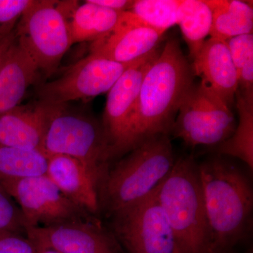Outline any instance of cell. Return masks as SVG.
I'll return each mask as SVG.
<instances>
[{
  "label": "cell",
  "instance_id": "6da1fadb",
  "mask_svg": "<svg viewBox=\"0 0 253 253\" xmlns=\"http://www.w3.org/2000/svg\"><path fill=\"white\" fill-rule=\"evenodd\" d=\"M194 76L179 41L169 40L143 79L123 155L153 136L172 133L181 104L194 85Z\"/></svg>",
  "mask_w": 253,
  "mask_h": 253
},
{
  "label": "cell",
  "instance_id": "7a4b0ae2",
  "mask_svg": "<svg viewBox=\"0 0 253 253\" xmlns=\"http://www.w3.org/2000/svg\"><path fill=\"white\" fill-rule=\"evenodd\" d=\"M212 253H230L250 229L253 190L249 176L221 155L199 164Z\"/></svg>",
  "mask_w": 253,
  "mask_h": 253
},
{
  "label": "cell",
  "instance_id": "3957f363",
  "mask_svg": "<svg viewBox=\"0 0 253 253\" xmlns=\"http://www.w3.org/2000/svg\"><path fill=\"white\" fill-rule=\"evenodd\" d=\"M109 168L99 189V206L111 215L154 193L169 175L176 158L169 135L144 141Z\"/></svg>",
  "mask_w": 253,
  "mask_h": 253
},
{
  "label": "cell",
  "instance_id": "277c9868",
  "mask_svg": "<svg viewBox=\"0 0 253 253\" xmlns=\"http://www.w3.org/2000/svg\"><path fill=\"white\" fill-rule=\"evenodd\" d=\"M172 227L179 253H212L199 163L176 158L172 171L155 191Z\"/></svg>",
  "mask_w": 253,
  "mask_h": 253
},
{
  "label": "cell",
  "instance_id": "5b68a950",
  "mask_svg": "<svg viewBox=\"0 0 253 253\" xmlns=\"http://www.w3.org/2000/svg\"><path fill=\"white\" fill-rule=\"evenodd\" d=\"M78 1L33 0L16 27L18 42L51 76L73 44L70 19Z\"/></svg>",
  "mask_w": 253,
  "mask_h": 253
},
{
  "label": "cell",
  "instance_id": "8992f818",
  "mask_svg": "<svg viewBox=\"0 0 253 253\" xmlns=\"http://www.w3.org/2000/svg\"><path fill=\"white\" fill-rule=\"evenodd\" d=\"M42 152L46 156L64 155L81 161L98 187L109 168V151L102 126L84 115L59 105L46 129Z\"/></svg>",
  "mask_w": 253,
  "mask_h": 253
},
{
  "label": "cell",
  "instance_id": "52a82bcc",
  "mask_svg": "<svg viewBox=\"0 0 253 253\" xmlns=\"http://www.w3.org/2000/svg\"><path fill=\"white\" fill-rule=\"evenodd\" d=\"M229 106L203 83L194 84L181 104L172 132L191 146H219L236 128Z\"/></svg>",
  "mask_w": 253,
  "mask_h": 253
},
{
  "label": "cell",
  "instance_id": "ba28073f",
  "mask_svg": "<svg viewBox=\"0 0 253 253\" xmlns=\"http://www.w3.org/2000/svg\"><path fill=\"white\" fill-rule=\"evenodd\" d=\"M111 216L113 234L126 253H179L155 191Z\"/></svg>",
  "mask_w": 253,
  "mask_h": 253
},
{
  "label": "cell",
  "instance_id": "9c48e42d",
  "mask_svg": "<svg viewBox=\"0 0 253 253\" xmlns=\"http://www.w3.org/2000/svg\"><path fill=\"white\" fill-rule=\"evenodd\" d=\"M0 186L18 205L26 227H43L91 219L73 204L46 174L0 181Z\"/></svg>",
  "mask_w": 253,
  "mask_h": 253
},
{
  "label": "cell",
  "instance_id": "30bf717a",
  "mask_svg": "<svg viewBox=\"0 0 253 253\" xmlns=\"http://www.w3.org/2000/svg\"><path fill=\"white\" fill-rule=\"evenodd\" d=\"M134 62L124 64L89 54L68 68L61 77L42 84L38 89V96L42 101L56 105L92 99L109 92Z\"/></svg>",
  "mask_w": 253,
  "mask_h": 253
},
{
  "label": "cell",
  "instance_id": "8fae6325",
  "mask_svg": "<svg viewBox=\"0 0 253 253\" xmlns=\"http://www.w3.org/2000/svg\"><path fill=\"white\" fill-rule=\"evenodd\" d=\"M160 54L154 51L137 60L123 73L108 92L102 127L110 161L122 156L129 123L143 79Z\"/></svg>",
  "mask_w": 253,
  "mask_h": 253
},
{
  "label": "cell",
  "instance_id": "7c38bea8",
  "mask_svg": "<svg viewBox=\"0 0 253 253\" xmlns=\"http://www.w3.org/2000/svg\"><path fill=\"white\" fill-rule=\"evenodd\" d=\"M36 246L60 253H125L113 232L94 218L43 227H26Z\"/></svg>",
  "mask_w": 253,
  "mask_h": 253
},
{
  "label": "cell",
  "instance_id": "4fadbf2b",
  "mask_svg": "<svg viewBox=\"0 0 253 253\" xmlns=\"http://www.w3.org/2000/svg\"><path fill=\"white\" fill-rule=\"evenodd\" d=\"M163 36L141 22L130 11H124L112 31L91 43L90 54L131 63L157 49Z\"/></svg>",
  "mask_w": 253,
  "mask_h": 253
},
{
  "label": "cell",
  "instance_id": "5bb4252c",
  "mask_svg": "<svg viewBox=\"0 0 253 253\" xmlns=\"http://www.w3.org/2000/svg\"><path fill=\"white\" fill-rule=\"evenodd\" d=\"M58 106L39 99L0 116V146L42 151L46 129Z\"/></svg>",
  "mask_w": 253,
  "mask_h": 253
},
{
  "label": "cell",
  "instance_id": "9a60e30c",
  "mask_svg": "<svg viewBox=\"0 0 253 253\" xmlns=\"http://www.w3.org/2000/svg\"><path fill=\"white\" fill-rule=\"evenodd\" d=\"M194 75L230 106L238 90V73L226 42L206 40L192 59Z\"/></svg>",
  "mask_w": 253,
  "mask_h": 253
},
{
  "label": "cell",
  "instance_id": "2e32d148",
  "mask_svg": "<svg viewBox=\"0 0 253 253\" xmlns=\"http://www.w3.org/2000/svg\"><path fill=\"white\" fill-rule=\"evenodd\" d=\"M46 174L73 204L90 214L99 211L97 186L81 161L64 155L48 156Z\"/></svg>",
  "mask_w": 253,
  "mask_h": 253
},
{
  "label": "cell",
  "instance_id": "e0dca14e",
  "mask_svg": "<svg viewBox=\"0 0 253 253\" xmlns=\"http://www.w3.org/2000/svg\"><path fill=\"white\" fill-rule=\"evenodd\" d=\"M39 72L34 60L16 41L0 69V116L21 105Z\"/></svg>",
  "mask_w": 253,
  "mask_h": 253
},
{
  "label": "cell",
  "instance_id": "ac0fdd59",
  "mask_svg": "<svg viewBox=\"0 0 253 253\" xmlns=\"http://www.w3.org/2000/svg\"><path fill=\"white\" fill-rule=\"evenodd\" d=\"M212 11L211 38L226 41L240 35L252 33V5L239 0H206Z\"/></svg>",
  "mask_w": 253,
  "mask_h": 253
},
{
  "label": "cell",
  "instance_id": "d6986e66",
  "mask_svg": "<svg viewBox=\"0 0 253 253\" xmlns=\"http://www.w3.org/2000/svg\"><path fill=\"white\" fill-rule=\"evenodd\" d=\"M122 13L93 4L89 0L79 3L70 19L73 44L93 42L103 38L115 28Z\"/></svg>",
  "mask_w": 253,
  "mask_h": 253
},
{
  "label": "cell",
  "instance_id": "ffe728a7",
  "mask_svg": "<svg viewBox=\"0 0 253 253\" xmlns=\"http://www.w3.org/2000/svg\"><path fill=\"white\" fill-rule=\"evenodd\" d=\"M239 123L232 135L217 146L218 154L241 160L253 168V94L237 91Z\"/></svg>",
  "mask_w": 253,
  "mask_h": 253
},
{
  "label": "cell",
  "instance_id": "44dd1931",
  "mask_svg": "<svg viewBox=\"0 0 253 253\" xmlns=\"http://www.w3.org/2000/svg\"><path fill=\"white\" fill-rule=\"evenodd\" d=\"M177 25L193 59L212 30V11L206 0H181Z\"/></svg>",
  "mask_w": 253,
  "mask_h": 253
},
{
  "label": "cell",
  "instance_id": "7402d4cb",
  "mask_svg": "<svg viewBox=\"0 0 253 253\" xmlns=\"http://www.w3.org/2000/svg\"><path fill=\"white\" fill-rule=\"evenodd\" d=\"M47 163L42 151L0 146V181L46 174Z\"/></svg>",
  "mask_w": 253,
  "mask_h": 253
},
{
  "label": "cell",
  "instance_id": "603a6c76",
  "mask_svg": "<svg viewBox=\"0 0 253 253\" xmlns=\"http://www.w3.org/2000/svg\"><path fill=\"white\" fill-rule=\"evenodd\" d=\"M181 0H136L129 11L138 19L164 35L169 28L177 25Z\"/></svg>",
  "mask_w": 253,
  "mask_h": 253
},
{
  "label": "cell",
  "instance_id": "cb8c5ba5",
  "mask_svg": "<svg viewBox=\"0 0 253 253\" xmlns=\"http://www.w3.org/2000/svg\"><path fill=\"white\" fill-rule=\"evenodd\" d=\"M0 231L26 235V223L14 199L0 186Z\"/></svg>",
  "mask_w": 253,
  "mask_h": 253
},
{
  "label": "cell",
  "instance_id": "d4e9b609",
  "mask_svg": "<svg viewBox=\"0 0 253 253\" xmlns=\"http://www.w3.org/2000/svg\"><path fill=\"white\" fill-rule=\"evenodd\" d=\"M33 0H0V38L12 33Z\"/></svg>",
  "mask_w": 253,
  "mask_h": 253
},
{
  "label": "cell",
  "instance_id": "484cf974",
  "mask_svg": "<svg viewBox=\"0 0 253 253\" xmlns=\"http://www.w3.org/2000/svg\"><path fill=\"white\" fill-rule=\"evenodd\" d=\"M239 74L250 59H253V36L252 33L233 37L225 41Z\"/></svg>",
  "mask_w": 253,
  "mask_h": 253
},
{
  "label": "cell",
  "instance_id": "4316f807",
  "mask_svg": "<svg viewBox=\"0 0 253 253\" xmlns=\"http://www.w3.org/2000/svg\"><path fill=\"white\" fill-rule=\"evenodd\" d=\"M0 253H38V248L27 236L0 231Z\"/></svg>",
  "mask_w": 253,
  "mask_h": 253
},
{
  "label": "cell",
  "instance_id": "83f0119b",
  "mask_svg": "<svg viewBox=\"0 0 253 253\" xmlns=\"http://www.w3.org/2000/svg\"><path fill=\"white\" fill-rule=\"evenodd\" d=\"M93 4L118 12H124L131 9L134 1L131 0H89Z\"/></svg>",
  "mask_w": 253,
  "mask_h": 253
},
{
  "label": "cell",
  "instance_id": "f1b7e54d",
  "mask_svg": "<svg viewBox=\"0 0 253 253\" xmlns=\"http://www.w3.org/2000/svg\"><path fill=\"white\" fill-rule=\"evenodd\" d=\"M17 41L16 28L7 36L0 38V69L4 64L5 60L9 54L10 50Z\"/></svg>",
  "mask_w": 253,
  "mask_h": 253
},
{
  "label": "cell",
  "instance_id": "f546056e",
  "mask_svg": "<svg viewBox=\"0 0 253 253\" xmlns=\"http://www.w3.org/2000/svg\"><path fill=\"white\" fill-rule=\"evenodd\" d=\"M36 246L38 248V253H60L53 251V250L44 249V248L40 247V246Z\"/></svg>",
  "mask_w": 253,
  "mask_h": 253
}]
</instances>
